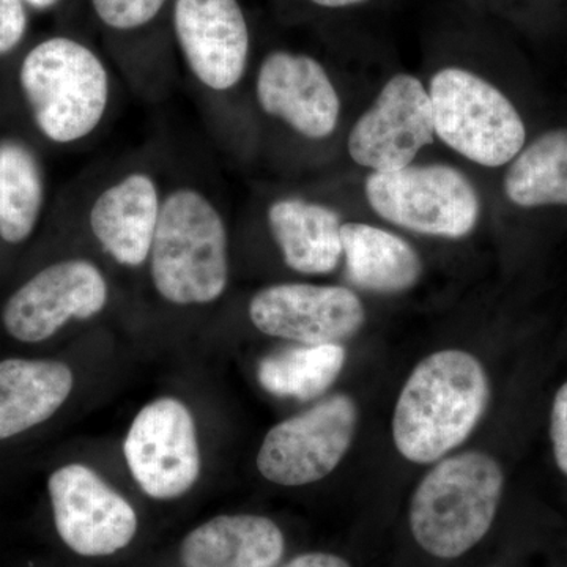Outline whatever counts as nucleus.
I'll return each instance as SVG.
<instances>
[{"instance_id": "obj_24", "label": "nucleus", "mask_w": 567, "mask_h": 567, "mask_svg": "<svg viewBox=\"0 0 567 567\" xmlns=\"http://www.w3.org/2000/svg\"><path fill=\"white\" fill-rule=\"evenodd\" d=\"M28 25V3L24 0H0V55L20 47Z\"/></svg>"}, {"instance_id": "obj_13", "label": "nucleus", "mask_w": 567, "mask_h": 567, "mask_svg": "<svg viewBox=\"0 0 567 567\" xmlns=\"http://www.w3.org/2000/svg\"><path fill=\"white\" fill-rule=\"evenodd\" d=\"M48 491L59 536L78 555L107 557L136 536V511L89 466L55 470Z\"/></svg>"}, {"instance_id": "obj_3", "label": "nucleus", "mask_w": 567, "mask_h": 567, "mask_svg": "<svg viewBox=\"0 0 567 567\" xmlns=\"http://www.w3.org/2000/svg\"><path fill=\"white\" fill-rule=\"evenodd\" d=\"M148 267L167 303L205 306L223 297L229 286V230L210 193L194 183L166 188Z\"/></svg>"}, {"instance_id": "obj_14", "label": "nucleus", "mask_w": 567, "mask_h": 567, "mask_svg": "<svg viewBox=\"0 0 567 567\" xmlns=\"http://www.w3.org/2000/svg\"><path fill=\"white\" fill-rule=\"evenodd\" d=\"M254 96L265 117L305 140H328L338 128V89L322 63L305 52H268L257 69Z\"/></svg>"}, {"instance_id": "obj_16", "label": "nucleus", "mask_w": 567, "mask_h": 567, "mask_svg": "<svg viewBox=\"0 0 567 567\" xmlns=\"http://www.w3.org/2000/svg\"><path fill=\"white\" fill-rule=\"evenodd\" d=\"M267 224L290 270L328 275L341 262L344 221L334 208L303 197H279L268 205Z\"/></svg>"}, {"instance_id": "obj_2", "label": "nucleus", "mask_w": 567, "mask_h": 567, "mask_svg": "<svg viewBox=\"0 0 567 567\" xmlns=\"http://www.w3.org/2000/svg\"><path fill=\"white\" fill-rule=\"evenodd\" d=\"M18 81L37 132L58 147L87 142L110 117L111 71L99 52L73 37L37 43L22 58Z\"/></svg>"}, {"instance_id": "obj_20", "label": "nucleus", "mask_w": 567, "mask_h": 567, "mask_svg": "<svg viewBox=\"0 0 567 567\" xmlns=\"http://www.w3.org/2000/svg\"><path fill=\"white\" fill-rule=\"evenodd\" d=\"M47 182L35 153L20 140L0 141V240L21 245L39 226Z\"/></svg>"}, {"instance_id": "obj_26", "label": "nucleus", "mask_w": 567, "mask_h": 567, "mask_svg": "<svg viewBox=\"0 0 567 567\" xmlns=\"http://www.w3.org/2000/svg\"><path fill=\"white\" fill-rule=\"evenodd\" d=\"M282 567H352L347 559L334 554L312 551V554L300 555Z\"/></svg>"}, {"instance_id": "obj_9", "label": "nucleus", "mask_w": 567, "mask_h": 567, "mask_svg": "<svg viewBox=\"0 0 567 567\" xmlns=\"http://www.w3.org/2000/svg\"><path fill=\"white\" fill-rule=\"evenodd\" d=\"M434 141L427 87L413 74L399 73L354 122L347 152L371 173H393L413 164L417 153Z\"/></svg>"}, {"instance_id": "obj_10", "label": "nucleus", "mask_w": 567, "mask_h": 567, "mask_svg": "<svg viewBox=\"0 0 567 567\" xmlns=\"http://www.w3.org/2000/svg\"><path fill=\"white\" fill-rule=\"evenodd\" d=\"M126 464L145 495L174 499L200 475L196 423L188 406L174 398L151 402L137 413L123 443Z\"/></svg>"}, {"instance_id": "obj_23", "label": "nucleus", "mask_w": 567, "mask_h": 567, "mask_svg": "<svg viewBox=\"0 0 567 567\" xmlns=\"http://www.w3.org/2000/svg\"><path fill=\"white\" fill-rule=\"evenodd\" d=\"M167 3L169 0H91L96 20L118 33L147 28L163 13Z\"/></svg>"}, {"instance_id": "obj_8", "label": "nucleus", "mask_w": 567, "mask_h": 567, "mask_svg": "<svg viewBox=\"0 0 567 567\" xmlns=\"http://www.w3.org/2000/svg\"><path fill=\"white\" fill-rule=\"evenodd\" d=\"M171 24L183 63L204 96L215 100L240 87L251 31L238 0H174Z\"/></svg>"}, {"instance_id": "obj_6", "label": "nucleus", "mask_w": 567, "mask_h": 567, "mask_svg": "<svg viewBox=\"0 0 567 567\" xmlns=\"http://www.w3.org/2000/svg\"><path fill=\"white\" fill-rule=\"evenodd\" d=\"M369 207L386 223L425 237L458 240L481 219V196L472 181L450 164H410L393 173H371L364 182Z\"/></svg>"}, {"instance_id": "obj_5", "label": "nucleus", "mask_w": 567, "mask_h": 567, "mask_svg": "<svg viewBox=\"0 0 567 567\" xmlns=\"http://www.w3.org/2000/svg\"><path fill=\"white\" fill-rule=\"evenodd\" d=\"M435 137L483 167L513 162L527 145V126L509 96L461 66L436 71L429 84Z\"/></svg>"}, {"instance_id": "obj_17", "label": "nucleus", "mask_w": 567, "mask_h": 567, "mask_svg": "<svg viewBox=\"0 0 567 567\" xmlns=\"http://www.w3.org/2000/svg\"><path fill=\"white\" fill-rule=\"evenodd\" d=\"M286 540L270 518L237 514L218 516L183 539V567H275Z\"/></svg>"}, {"instance_id": "obj_28", "label": "nucleus", "mask_w": 567, "mask_h": 567, "mask_svg": "<svg viewBox=\"0 0 567 567\" xmlns=\"http://www.w3.org/2000/svg\"><path fill=\"white\" fill-rule=\"evenodd\" d=\"M24 2L33 10L44 11L54 9L61 0H24Z\"/></svg>"}, {"instance_id": "obj_18", "label": "nucleus", "mask_w": 567, "mask_h": 567, "mask_svg": "<svg viewBox=\"0 0 567 567\" xmlns=\"http://www.w3.org/2000/svg\"><path fill=\"white\" fill-rule=\"evenodd\" d=\"M73 385V372L61 361H0V442L50 420Z\"/></svg>"}, {"instance_id": "obj_4", "label": "nucleus", "mask_w": 567, "mask_h": 567, "mask_svg": "<svg viewBox=\"0 0 567 567\" xmlns=\"http://www.w3.org/2000/svg\"><path fill=\"white\" fill-rule=\"evenodd\" d=\"M505 488L496 458L480 451L443 458L424 476L410 503V529L435 558L472 550L494 524Z\"/></svg>"}, {"instance_id": "obj_1", "label": "nucleus", "mask_w": 567, "mask_h": 567, "mask_svg": "<svg viewBox=\"0 0 567 567\" xmlns=\"http://www.w3.org/2000/svg\"><path fill=\"white\" fill-rule=\"evenodd\" d=\"M491 401L486 369L464 350L425 357L406 379L393 415L399 454L434 464L472 435Z\"/></svg>"}, {"instance_id": "obj_15", "label": "nucleus", "mask_w": 567, "mask_h": 567, "mask_svg": "<svg viewBox=\"0 0 567 567\" xmlns=\"http://www.w3.org/2000/svg\"><path fill=\"white\" fill-rule=\"evenodd\" d=\"M163 188L151 169L134 167L112 178L93 196L89 230L115 264L140 268L148 262L162 215Z\"/></svg>"}, {"instance_id": "obj_19", "label": "nucleus", "mask_w": 567, "mask_h": 567, "mask_svg": "<svg viewBox=\"0 0 567 567\" xmlns=\"http://www.w3.org/2000/svg\"><path fill=\"white\" fill-rule=\"evenodd\" d=\"M342 257L350 281L368 292H409L420 282L424 265L409 241L382 227L344 223Z\"/></svg>"}, {"instance_id": "obj_7", "label": "nucleus", "mask_w": 567, "mask_h": 567, "mask_svg": "<svg viewBox=\"0 0 567 567\" xmlns=\"http://www.w3.org/2000/svg\"><path fill=\"white\" fill-rule=\"evenodd\" d=\"M358 409L350 395L334 394L274 425L257 454V468L270 483L308 486L334 472L352 446Z\"/></svg>"}, {"instance_id": "obj_12", "label": "nucleus", "mask_w": 567, "mask_h": 567, "mask_svg": "<svg viewBox=\"0 0 567 567\" xmlns=\"http://www.w3.org/2000/svg\"><path fill=\"white\" fill-rule=\"evenodd\" d=\"M249 319L260 333L303 346L341 344L365 323V309L342 286L282 282L254 293Z\"/></svg>"}, {"instance_id": "obj_25", "label": "nucleus", "mask_w": 567, "mask_h": 567, "mask_svg": "<svg viewBox=\"0 0 567 567\" xmlns=\"http://www.w3.org/2000/svg\"><path fill=\"white\" fill-rule=\"evenodd\" d=\"M550 440L559 472L567 476V382L559 386L551 404Z\"/></svg>"}, {"instance_id": "obj_27", "label": "nucleus", "mask_w": 567, "mask_h": 567, "mask_svg": "<svg viewBox=\"0 0 567 567\" xmlns=\"http://www.w3.org/2000/svg\"><path fill=\"white\" fill-rule=\"evenodd\" d=\"M309 2L323 9H347V7L360 6L368 0H309Z\"/></svg>"}, {"instance_id": "obj_22", "label": "nucleus", "mask_w": 567, "mask_h": 567, "mask_svg": "<svg viewBox=\"0 0 567 567\" xmlns=\"http://www.w3.org/2000/svg\"><path fill=\"white\" fill-rule=\"evenodd\" d=\"M346 360L342 344H300L265 357L257 377L270 394L311 401L333 385Z\"/></svg>"}, {"instance_id": "obj_21", "label": "nucleus", "mask_w": 567, "mask_h": 567, "mask_svg": "<svg viewBox=\"0 0 567 567\" xmlns=\"http://www.w3.org/2000/svg\"><path fill=\"white\" fill-rule=\"evenodd\" d=\"M518 208L567 207V128L539 134L509 163L503 181Z\"/></svg>"}, {"instance_id": "obj_11", "label": "nucleus", "mask_w": 567, "mask_h": 567, "mask_svg": "<svg viewBox=\"0 0 567 567\" xmlns=\"http://www.w3.org/2000/svg\"><path fill=\"white\" fill-rule=\"evenodd\" d=\"M110 300V286L99 265L66 259L22 284L2 311L7 333L25 344L48 341L71 320L99 316Z\"/></svg>"}]
</instances>
